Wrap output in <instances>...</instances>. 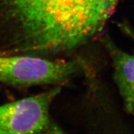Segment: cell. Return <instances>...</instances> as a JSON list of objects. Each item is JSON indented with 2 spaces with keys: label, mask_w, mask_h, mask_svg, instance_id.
<instances>
[{
  "label": "cell",
  "mask_w": 134,
  "mask_h": 134,
  "mask_svg": "<svg viewBox=\"0 0 134 134\" xmlns=\"http://www.w3.org/2000/svg\"><path fill=\"white\" fill-rule=\"evenodd\" d=\"M117 0H0V11L16 20L25 50L59 52L93 35Z\"/></svg>",
  "instance_id": "1"
},
{
  "label": "cell",
  "mask_w": 134,
  "mask_h": 134,
  "mask_svg": "<svg viewBox=\"0 0 134 134\" xmlns=\"http://www.w3.org/2000/svg\"><path fill=\"white\" fill-rule=\"evenodd\" d=\"M80 66L76 61L0 55V81L23 86L60 83L76 73Z\"/></svg>",
  "instance_id": "2"
},
{
  "label": "cell",
  "mask_w": 134,
  "mask_h": 134,
  "mask_svg": "<svg viewBox=\"0 0 134 134\" xmlns=\"http://www.w3.org/2000/svg\"><path fill=\"white\" fill-rule=\"evenodd\" d=\"M60 87L0 106V133H37L50 129L49 109Z\"/></svg>",
  "instance_id": "3"
},
{
  "label": "cell",
  "mask_w": 134,
  "mask_h": 134,
  "mask_svg": "<svg viewBox=\"0 0 134 134\" xmlns=\"http://www.w3.org/2000/svg\"><path fill=\"white\" fill-rule=\"evenodd\" d=\"M105 46L113 60L115 81L125 109L134 115V55L120 50L109 40Z\"/></svg>",
  "instance_id": "4"
}]
</instances>
